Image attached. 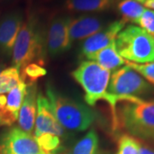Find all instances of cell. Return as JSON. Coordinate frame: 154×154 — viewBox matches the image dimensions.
<instances>
[{"mask_svg":"<svg viewBox=\"0 0 154 154\" xmlns=\"http://www.w3.org/2000/svg\"><path fill=\"white\" fill-rule=\"evenodd\" d=\"M111 113L112 127L125 129L134 137L151 140L154 135V100L140 97H116Z\"/></svg>","mask_w":154,"mask_h":154,"instance_id":"6da1fadb","label":"cell"},{"mask_svg":"<svg viewBox=\"0 0 154 154\" xmlns=\"http://www.w3.org/2000/svg\"><path fill=\"white\" fill-rule=\"evenodd\" d=\"M46 36L38 18L28 17L23 22L13 48L11 63L19 71L30 63L43 66L46 51Z\"/></svg>","mask_w":154,"mask_h":154,"instance_id":"7a4b0ae2","label":"cell"},{"mask_svg":"<svg viewBox=\"0 0 154 154\" xmlns=\"http://www.w3.org/2000/svg\"><path fill=\"white\" fill-rule=\"evenodd\" d=\"M46 98L56 119L64 129L85 131L97 118V113L89 106L61 94L50 83L46 85Z\"/></svg>","mask_w":154,"mask_h":154,"instance_id":"3957f363","label":"cell"},{"mask_svg":"<svg viewBox=\"0 0 154 154\" xmlns=\"http://www.w3.org/2000/svg\"><path fill=\"white\" fill-rule=\"evenodd\" d=\"M118 54L125 61L146 63L154 61V37L134 25L127 26L116 38Z\"/></svg>","mask_w":154,"mask_h":154,"instance_id":"277c9868","label":"cell"},{"mask_svg":"<svg viewBox=\"0 0 154 154\" xmlns=\"http://www.w3.org/2000/svg\"><path fill=\"white\" fill-rule=\"evenodd\" d=\"M71 75L84 90L88 106H94L99 100L107 99L110 71L94 61L88 60L82 62Z\"/></svg>","mask_w":154,"mask_h":154,"instance_id":"5b68a950","label":"cell"},{"mask_svg":"<svg viewBox=\"0 0 154 154\" xmlns=\"http://www.w3.org/2000/svg\"><path fill=\"white\" fill-rule=\"evenodd\" d=\"M151 91V85L127 64L114 70L107 88V93L116 97H139Z\"/></svg>","mask_w":154,"mask_h":154,"instance_id":"8992f818","label":"cell"},{"mask_svg":"<svg viewBox=\"0 0 154 154\" xmlns=\"http://www.w3.org/2000/svg\"><path fill=\"white\" fill-rule=\"evenodd\" d=\"M0 154H44L31 134L19 127L0 132Z\"/></svg>","mask_w":154,"mask_h":154,"instance_id":"52a82bcc","label":"cell"},{"mask_svg":"<svg viewBox=\"0 0 154 154\" xmlns=\"http://www.w3.org/2000/svg\"><path fill=\"white\" fill-rule=\"evenodd\" d=\"M23 14L20 11L6 13L0 19V57L9 59L12 56L17 35L23 24Z\"/></svg>","mask_w":154,"mask_h":154,"instance_id":"ba28073f","label":"cell"},{"mask_svg":"<svg viewBox=\"0 0 154 154\" xmlns=\"http://www.w3.org/2000/svg\"><path fill=\"white\" fill-rule=\"evenodd\" d=\"M71 17H59L53 19L46 35V49L51 57L59 56L71 47L69 35V23Z\"/></svg>","mask_w":154,"mask_h":154,"instance_id":"9c48e42d","label":"cell"},{"mask_svg":"<svg viewBox=\"0 0 154 154\" xmlns=\"http://www.w3.org/2000/svg\"><path fill=\"white\" fill-rule=\"evenodd\" d=\"M126 22L122 20L115 21L108 26L84 39L81 45V54L88 58L89 56L104 49L116 41V36L125 28Z\"/></svg>","mask_w":154,"mask_h":154,"instance_id":"30bf717a","label":"cell"},{"mask_svg":"<svg viewBox=\"0 0 154 154\" xmlns=\"http://www.w3.org/2000/svg\"><path fill=\"white\" fill-rule=\"evenodd\" d=\"M34 137L42 134H51L58 137L64 135V128L56 119L47 98L42 94L37 97V116Z\"/></svg>","mask_w":154,"mask_h":154,"instance_id":"8fae6325","label":"cell"},{"mask_svg":"<svg viewBox=\"0 0 154 154\" xmlns=\"http://www.w3.org/2000/svg\"><path fill=\"white\" fill-rule=\"evenodd\" d=\"M28 85L21 82L8 93L5 107L0 112V127H11L18 120L19 111L27 93Z\"/></svg>","mask_w":154,"mask_h":154,"instance_id":"7c38bea8","label":"cell"},{"mask_svg":"<svg viewBox=\"0 0 154 154\" xmlns=\"http://www.w3.org/2000/svg\"><path fill=\"white\" fill-rule=\"evenodd\" d=\"M105 28L104 22L98 17L82 15L70 18L69 23V35L71 43L91 37Z\"/></svg>","mask_w":154,"mask_h":154,"instance_id":"4fadbf2b","label":"cell"},{"mask_svg":"<svg viewBox=\"0 0 154 154\" xmlns=\"http://www.w3.org/2000/svg\"><path fill=\"white\" fill-rule=\"evenodd\" d=\"M37 97L38 95L36 84L28 85L27 93L19 111L18 124L21 129L28 134L33 132L35 123Z\"/></svg>","mask_w":154,"mask_h":154,"instance_id":"5bb4252c","label":"cell"},{"mask_svg":"<svg viewBox=\"0 0 154 154\" xmlns=\"http://www.w3.org/2000/svg\"><path fill=\"white\" fill-rule=\"evenodd\" d=\"M88 60L94 61L107 70H116L125 64V60L118 54L116 41L104 49L89 56Z\"/></svg>","mask_w":154,"mask_h":154,"instance_id":"9a60e30c","label":"cell"},{"mask_svg":"<svg viewBox=\"0 0 154 154\" xmlns=\"http://www.w3.org/2000/svg\"><path fill=\"white\" fill-rule=\"evenodd\" d=\"M115 0H66L65 9L71 12L99 13L110 10Z\"/></svg>","mask_w":154,"mask_h":154,"instance_id":"2e32d148","label":"cell"},{"mask_svg":"<svg viewBox=\"0 0 154 154\" xmlns=\"http://www.w3.org/2000/svg\"><path fill=\"white\" fill-rule=\"evenodd\" d=\"M116 8L122 16V21L126 23L133 22L136 24L146 9L136 0H119Z\"/></svg>","mask_w":154,"mask_h":154,"instance_id":"e0dca14e","label":"cell"},{"mask_svg":"<svg viewBox=\"0 0 154 154\" xmlns=\"http://www.w3.org/2000/svg\"><path fill=\"white\" fill-rule=\"evenodd\" d=\"M99 146V137L94 129L89 130L69 152V154H96Z\"/></svg>","mask_w":154,"mask_h":154,"instance_id":"ac0fdd59","label":"cell"},{"mask_svg":"<svg viewBox=\"0 0 154 154\" xmlns=\"http://www.w3.org/2000/svg\"><path fill=\"white\" fill-rule=\"evenodd\" d=\"M22 82L20 71L16 67H9L0 73V94H6Z\"/></svg>","mask_w":154,"mask_h":154,"instance_id":"d6986e66","label":"cell"},{"mask_svg":"<svg viewBox=\"0 0 154 154\" xmlns=\"http://www.w3.org/2000/svg\"><path fill=\"white\" fill-rule=\"evenodd\" d=\"M140 142L128 134H123L118 138L116 154H139Z\"/></svg>","mask_w":154,"mask_h":154,"instance_id":"ffe728a7","label":"cell"},{"mask_svg":"<svg viewBox=\"0 0 154 154\" xmlns=\"http://www.w3.org/2000/svg\"><path fill=\"white\" fill-rule=\"evenodd\" d=\"M34 139L41 150V152L44 154L53 152L61 147L60 137L54 134H42L38 136L34 137Z\"/></svg>","mask_w":154,"mask_h":154,"instance_id":"44dd1931","label":"cell"},{"mask_svg":"<svg viewBox=\"0 0 154 154\" xmlns=\"http://www.w3.org/2000/svg\"><path fill=\"white\" fill-rule=\"evenodd\" d=\"M45 74V69L38 63H30L20 71L22 81L25 83L28 82L27 85L35 84L38 78L42 77Z\"/></svg>","mask_w":154,"mask_h":154,"instance_id":"7402d4cb","label":"cell"},{"mask_svg":"<svg viewBox=\"0 0 154 154\" xmlns=\"http://www.w3.org/2000/svg\"><path fill=\"white\" fill-rule=\"evenodd\" d=\"M125 64L140 74L150 85L154 86V61L146 63H135L125 61Z\"/></svg>","mask_w":154,"mask_h":154,"instance_id":"603a6c76","label":"cell"},{"mask_svg":"<svg viewBox=\"0 0 154 154\" xmlns=\"http://www.w3.org/2000/svg\"><path fill=\"white\" fill-rule=\"evenodd\" d=\"M137 24L146 33L154 37V11L145 9V11L138 20Z\"/></svg>","mask_w":154,"mask_h":154,"instance_id":"cb8c5ba5","label":"cell"},{"mask_svg":"<svg viewBox=\"0 0 154 154\" xmlns=\"http://www.w3.org/2000/svg\"><path fill=\"white\" fill-rule=\"evenodd\" d=\"M139 154H154V150L149 148L147 146H144V145H140V151Z\"/></svg>","mask_w":154,"mask_h":154,"instance_id":"d4e9b609","label":"cell"},{"mask_svg":"<svg viewBox=\"0 0 154 154\" xmlns=\"http://www.w3.org/2000/svg\"><path fill=\"white\" fill-rule=\"evenodd\" d=\"M144 7H146V9L152 10L154 11V0H147L143 4Z\"/></svg>","mask_w":154,"mask_h":154,"instance_id":"484cf974","label":"cell"},{"mask_svg":"<svg viewBox=\"0 0 154 154\" xmlns=\"http://www.w3.org/2000/svg\"><path fill=\"white\" fill-rule=\"evenodd\" d=\"M6 103V96L4 94H0V112L5 107Z\"/></svg>","mask_w":154,"mask_h":154,"instance_id":"4316f807","label":"cell"},{"mask_svg":"<svg viewBox=\"0 0 154 154\" xmlns=\"http://www.w3.org/2000/svg\"><path fill=\"white\" fill-rule=\"evenodd\" d=\"M68 153H69V151H67L66 149L61 146L60 148L57 149V150L55 151V152H51V153H48V154H68Z\"/></svg>","mask_w":154,"mask_h":154,"instance_id":"83f0119b","label":"cell"},{"mask_svg":"<svg viewBox=\"0 0 154 154\" xmlns=\"http://www.w3.org/2000/svg\"><path fill=\"white\" fill-rule=\"evenodd\" d=\"M4 68H5V65H4L2 63H0V73L4 70Z\"/></svg>","mask_w":154,"mask_h":154,"instance_id":"f1b7e54d","label":"cell"},{"mask_svg":"<svg viewBox=\"0 0 154 154\" xmlns=\"http://www.w3.org/2000/svg\"><path fill=\"white\" fill-rule=\"evenodd\" d=\"M136 1H138V2H139V3H140V4H141V5H143V4H144V3H145V2H146V1H147V0H136Z\"/></svg>","mask_w":154,"mask_h":154,"instance_id":"f546056e","label":"cell"},{"mask_svg":"<svg viewBox=\"0 0 154 154\" xmlns=\"http://www.w3.org/2000/svg\"><path fill=\"white\" fill-rule=\"evenodd\" d=\"M151 140H153V141H154V135H153V136H152V138Z\"/></svg>","mask_w":154,"mask_h":154,"instance_id":"4dcf8cb0","label":"cell"}]
</instances>
